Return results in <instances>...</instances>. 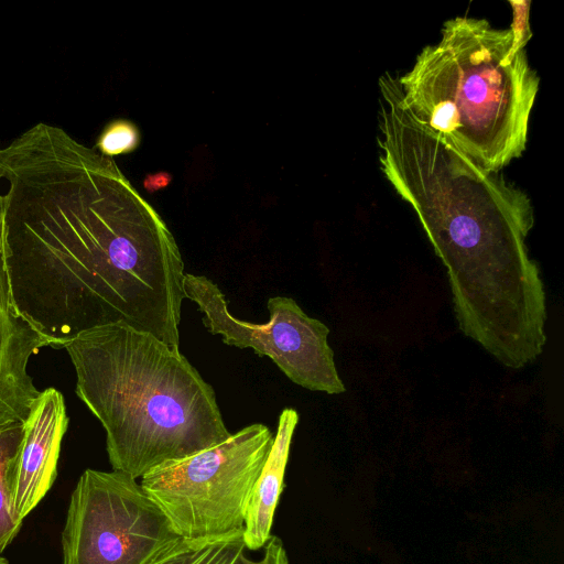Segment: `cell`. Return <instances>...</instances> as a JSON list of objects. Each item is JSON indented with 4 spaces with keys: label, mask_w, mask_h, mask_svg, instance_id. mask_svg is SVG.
I'll list each match as a JSON object with an SVG mask.
<instances>
[{
    "label": "cell",
    "mask_w": 564,
    "mask_h": 564,
    "mask_svg": "<svg viewBox=\"0 0 564 564\" xmlns=\"http://www.w3.org/2000/svg\"><path fill=\"white\" fill-rule=\"evenodd\" d=\"M0 228L13 304L53 347L126 324L180 348V248L111 158L35 124L0 150Z\"/></svg>",
    "instance_id": "obj_1"
},
{
    "label": "cell",
    "mask_w": 564,
    "mask_h": 564,
    "mask_svg": "<svg viewBox=\"0 0 564 564\" xmlns=\"http://www.w3.org/2000/svg\"><path fill=\"white\" fill-rule=\"evenodd\" d=\"M379 90L381 171L446 269L459 330L503 366H528L546 343L544 284L525 242L529 196L419 120L398 76H381Z\"/></svg>",
    "instance_id": "obj_2"
},
{
    "label": "cell",
    "mask_w": 564,
    "mask_h": 564,
    "mask_svg": "<svg viewBox=\"0 0 564 564\" xmlns=\"http://www.w3.org/2000/svg\"><path fill=\"white\" fill-rule=\"evenodd\" d=\"M63 348L76 394L106 431L113 470L137 479L230 436L214 389L180 348L126 324L85 332Z\"/></svg>",
    "instance_id": "obj_3"
},
{
    "label": "cell",
    "mask_w": 564,
    "mask_h": 564,
    "mask_svg": "<svg viewBox=\"0 0 564 564\" xmlns=\"http://www.w3.org/2000/svg\"><path fill=\"white\" fill-rule=\"evenodd\" d=\"M398 79L409 110L485 171L525 151L540 78L510 29L451 19Z\"/></svg>",
    "instance_id": "obj_4"
},
{
    "label": "cell",
    "mask_w": 564,
    "mask_h": 564,
    "mask_svg": "<svg viewBox=\"0 0 564 564\" xmlns=\"http://www.w3.org/2000/svg\"><path fill=\"white\" fill-rule=\"evenodd\" d=\"M272 443L267 425L250 424L218 445L159 465L140 485L183 540L241 533Z\"/></svg>",
    "instance_id": "obj_5"
},
{
    "label": "cell",
    "mask_w": 564,
    "mask_h": 564,
    "mask_svg": "<svg viewBox=\"0 0 564 564\" xmlns=\"http://www.w3.org/2000/svg\"><path fill=\"white\" fill-rule=\"evenodd\" d=\"M181 540L137 479L86 469L69 501L63 564H153Z\"/></svg>",
    "instance_id": "obj_6"
},
{
    "label": "cell",
    "mask_w": 564,
    "mask_h": 564,
    "mask_svg": "<svg viewBox=\"0 0 564 564\" xmlns=\"http://www.w3.org/2000/svg\"><path fill=\"white\" fill-rule=\"evenodd\" d=\"M184 291L185 299L203 313L206 329L220 335L226 345L271 358L292 382L311 391L338 394L346 390L327 341L329 328L304 313L292 297H270V318L258 324L234 316L223 291L205 275L185 273Z\"/></svg>",
    "instance_id": "obj_7"
},
{
    "label": "cell",
    "mask_w": 564,
    "mask_h": 564,
    "mask_svg": "<svg viewBox=\"0 0 564 564\" xmlns=\"http://www.w3.org/2000/svg\"><path fill=\"white\" fill-rule=\"evenodd\" d=\"M67 425L62 392L55 388L41 391L24 423V438L17 464L13 508L21 521L44 498L55 480Z\"/></svg>",
    "instance_id": "obj_8"
},
{
    "label": "cell",
    "mask_w": 564,
    "mask_h": 564,
    "mask_svg": "<svg viewBox=\"0 0 564 564\" xmlns=\"http://www.w3.org/2000/svg\"><path fill=\"white\" fill-rule=\"evenodd\" d=\"M46 346L51 341L13 304L0 228V429L25 423L41 392L28 371L29 361Z\"/></svg>",
    "instance_id": "obj_9"
},
{
    "label": "cell",
    "mask_w": 564,
    "mask_h": 564,
    "mask_svg": "<svg viewBox=\"0 0 564 564\" xmlns=\"http://www.w3.org/2000/svg\"><path fill=\"white\" fill-rule=\"evenodd\" d=\"M299 423L295 409L281 411L273 443L256 482L249 502L242 532L246 547L250 551L262 549L271 536L273 514L281 491L289 459L292 438Z\"/></svg>",
    "instance_id": "obj_10"
},
{
    "label": "cell",
    "mask_w": 564,
    "mask_h": 564,
    "mask_svg": "<svg viewBox=\"0 0 564 564\" xmlns=\"http://www.w3.org/2000/svg\"><path fill=\"white\" fill-rule=\"evenodd\" d=\"M260 558L247 555L241 533L204 540H181L153 564H289L286 551L276 536H270Z\"/></svg>",
    "instance_id": "obj_11"
},
{
    "label": "cell",
    "mask_w": 564,
    "mask_h": 564,
    "mask_svg": "<svg viewBox=\"0 0 564 564\" xmlns=\"http://www.w3.org/2000/svg\"><path fill=\"white\" fill-rule=\"evenodd\" d=\"M24 438V424L0 429V554L18 534L22 521L13 508L17 464Z\"/></svg>",
    "instance_id": "obj_12"
},
{
    "label": "cell",
    "mask_w": 564,
    "mask_h": 564,
    "mask_svg": "<svg viewBox=\"0 0 564 564\" xmlns=\"http://www.w3.org/2000/svg\"><path fill=\"white\" fill-rule=\"evenodd\" d=\"M140 141V130L134 122L127 119H116L104 128L96 148L100 154L111 158L133 152L139 147Z\"/></svg>",
    "instance_id": "obj_13"
},
{
    "label": "cell",
    "mask_w": 564,
    "mask_h": 564,
    "mask_svg": "<svg viewBox=\"0 0 564 564\" xmlns=\"http://www.w3.org/2000/svg\"><path fill=\"white\" fill-rule=\"evenodd\" d=\"M512 7L513 20L510 25L513 39L518 45L525 47L531 39L530 1H509Z\"/></svg>",
    "instance_id": "obj_14"
},
{
    "label": "cell",
    "mask_w": 564,
    "mask_h": 564,
    "mask_svg": "<svg viewBox=\"0 0 564 564\" xmlns=\"http://www.w3.org/2000/svg\"><path fill=\"white\" fill-rule=\"evenodd\" d=\"M171 182L172 175L167 172L160 171L153 174H148L143 180V185L149 193H154L167 187Z\"/></svg>",
    "instance_id": "obj_15"
},
{
    "label": "cell",
    "mask_w": 564,
    "mask_h": 564,
    "mask_svg": "<svg viewBox=\"0 0 564 564\" xmlns=\"http://www.w3.org/2000/svg\"><path fill=\"white\" fill-rule=\"evenodd\" d=\"M0 564H8V561L4 557L0 556Z\"/></svg>",
    "instance_id": "obj_16"
}]
</instances>
